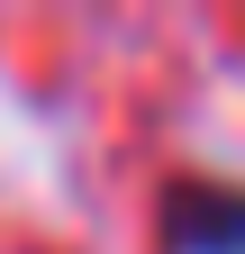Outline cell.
I'll list each match as a JSON object with an SVG mask.
<instances>
[{
  "label": "cell",
  "mask_w": 245,
  "mask_h": 254,
  "mask_svg": "<svg viewBox=\"0 0 245 254\" xmlns=\"http://www.w3.org/2000/svg\"><path fill=\"white\" fill-rule=\"evenodd\" d=\"M164 254H245V190L236 182H173L164 190Z\"/></svg>",
  "instance_id": "cell-1"
}]
</instances>
